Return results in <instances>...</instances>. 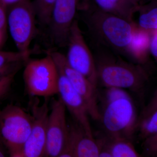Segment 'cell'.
<instances>
[{"instance_id": "cell-1", "label": "cell", "mask_w": 157, "mask_h": 157, "mask_svg": "<svg viewBox=\"0 0 157 157\" xmlns=\"http://www.w3.org/2000/svg\"><path fill=\"white\" fill-rule=\"evenodd\" d=\"M78 10L87 27L95 46H103L117 54L127 56L136 63L133 41L136 28L135 24L124 18L104 12L94 6L85 5Z\"/></svg>"}, {"instance_id": "cell-2", "label": "cell", "mask_w": 157, "mask_h": 157, "mask_svg": "<svg viewBox=\"0 0 157 157\" xmlns=\"http://www.w3.org/2000/svg\"><path fill=\"white\" fill-rule=\"evenodd\" d=\"M94 56L98 85L128 89L142 96L149 81L145 65L124 60L108 48L95 46Z\"/></svg>"}, {"instance_id": "cell-3", "label": "cell", "mask_w": 157, "mask_h": 157, "mask_svg": "<svg viewBox=\"0 0 157 157\" xmlns=\"http://www.w3.org/2000/svg\"><path fill=\"white\" fill-rule=\"evenodd\" d=\"M31 114L13 104L0 109V139L8 150L9 156L18 157L30 133Z\"/></svg>"}, {"instance_id": "cell-4", "label": "cell", "mask_w": 157, "mask_h": 157, "mask_svg": "<svg viewBox=\"0 0 157 157\" xmlns=\"http://www.w3.org/2000/svg\"><path fill=\"white\" fill-rule=\"evenodd\" d=\"M105 105L100 121L107 137L132 140L137 131L138 119L132 98H121Z\"/></svg>"}, {"instance_id": "cell-5", "label": "cell", "mask_w": 157, "mask_h": 157, "mask_svg": "<svg viewBox=\"0 0 157 157\" xmlns=\"http://www.w3.org/2000/svg\"><path fill=\"white\" fill-rule=\"evenodd\" d=\"M58 72L49 53L40 59L29 61L24 70L26 90L33 97L49 98L58 93Z\"/></svg>"}, {"instance_id": "cell-6", "label": "cell", "mask_w": 157, "mask_h": 157, "mask_svg": "<svg viewBox=\"0 0 157 157\" xmlns=\"http://www.w3.org/2000/svg\"><path fill=\"white\" fill-rule=\"evenodd\" d=\"M36 11L33 2L25 0L7 10V25L17 51L31 52V42L36 34Z\"/></svg>"}, {"instance_id": "cell-7", "label": "cell", "mask_w": 157, "mask_h": 157, "mask_svg": "<svg viewBox=\"0 0 157 157\" xmlns=\"http://www.w3.org/2000/svg\"><path fill=\"white\" fill-rule=\"evenodd\" d=\"M67 46L68 51L65 57L68 64L97 88L98 77L94 56L86 42L76 19L70 28Z\"/></svg>"}, {"instance_id": "cell-8", "label": "cell", "mask_w": 157, "mask_h": 157, "mask_svg": "<svg viewBox=\"0 0 157 157\" xmlns=\"http://www.w3.org/2000/svg\"><path fill=\"white\" fill-rule=\"evenodd\" d=\"M48 98L40 104L38 97L30 103L32 124L29 136L18 157H45L46 130L49 114Z\"/></svg>"}, {"instance_id": "cell-9", "label": "cell", "mask_w": 157, "mask_h": 157, "mask_svg": "<svg viewBox=\"0 0 157 157\" xmlns=\"http://www.w3.org/2000/svg\"><path fill=\"white\" fill-rule=\"evenodd\" d=\"M66 112L60 98L53 99L47 122L45 157H59L63 150L69 131Z\"/></svg>"}, {"instance_id": "cell-10", "label": "cell", "mask_w": 157, "mask_h": 157, "mask_svg": "<svg viewBox=\"0 0 157 157\" xmlns=\"http://www.w3.org/2000/svg\"><path fill=\"white\" fill-rule=\"evenodd\" d=\"M56 64L63 71L71 85L83 99L87 106L89 115L95 121H100L101 113L98 106V93L95 87L82 74L68 64L66 57L58 52H48Z\"/></svg>"}, {"instance_id": "cell-11", "label": "cell", "mask_w": 157, "mask_h": 157, "mask_svg": "<svg viewBox=\"0 0 157 157\" xmlns=\"http://www.w3.org/2000/svg\"><path fill=\"white\" fill-rule=\"evenodd\" d=\"M80 0H56L47 26L53 43L59 47L67 43L71 25L75 19Z\"/></svg>"}, {"instance_id": "cell-12", "label": "cell", "mask_w": 157, "mask_h": 157, "mask_svg": "<svg viewBox=\"0 0 157 157\" xmlns=\"http://www.w3.org/2000/svg\"><path fill=\"white\" fill-rule=\"evenodd\" d=\"M105 137L96 140L75 121L69 126L67 138L59 157H99Z\"/></svg>"}, {"instance_id": "cell-13", "label": "cell", "mask_w": 157, "mask_h": 157, "mask_svg": "<svg viewBox=\"0 0 157 157\" xmlns=\"http://www.w3.org/2000/svg\"><path fill=\"white\" fill-rule=\"evenodd\" d=\"M56 67L59 76L58 94H59L60 99L71 113L75 121L82 127L89 136L94 137L86 104L80 95L73 88L62 70Z\"/></svg>"}, {"instance_id": "cell-14", "label": "cell", "mask_w": 157, "mask_h": 157, "mask_svg": "<svg viewBox=\"0 0 157 157\" xmlns=\"http://www.w3.org/2000/svg\"><path fill=\"white\" fill-rule=\"evenodd\" d=\"M89 5L104 12L110 13L134 23L133 17L137 7L127 0H80L78 6Z\"/></svg>"}, {"instance_id": "cell-15", "label": "cell", "mask_w": 157, "mask_h": 157, "mask_svg": "<svg viewBox=\"0 0 157 157\" xmlns=\"http://www.w3.org/2000/svg\"><path fill=\"white\" fill-rule=\"evenodd\" d=\"M136 132L142 140L157 134V90L138 117Z\"/></svg>"}, {"instance_id": "cell-16", "label": "cell", "mask_w": 157, "mask_h": 157, "mask_svg": "<svg viewBox=\"0 0 157 157\" xmlns=\"http://www.w3.org/2000/svg\"><path fill=\"white\" fill-rule=\"evenodd\" d=\"M102 150H105L109 152L111 157L140 156L131 140L125 138H110L106 136Z\"/></svg>"}, {"instance_id": "cell-17", "label": "cell", "mask_w": 157, "mask_h": 157, "mask_svg": "<svg viewBox=\"0 0 157 157\" xmlns=\"http://www.w3.org/2000/svg\"><path fill=\"white\" fill-rule=\"evenodd\" d=\"M139 12L138 23L136 25L138 30L149 32L157 29V0L151 1L137 7Z\"/></svg>"}, {"instance_id": "cell-18", "label": "cell", "mask_w": 157, "mask_h": 157, "mask_svg": "<svg viewBox=\"0 0 157 157\" xmlns=\"http://www.w3.org/2000/svg\"><path fill=\"white\" fill-rule=\"evenodd\" d=\"M31 52L0 51V71L19 70L23 63L29 60Z\"/></svg>"}, {"instance_id": "cell-19", "label": "cell", "mask_w": 157, "mask_h": 157, "mask_svg": "<svg viewBox=\"0 0 157 157\" xmlns=\"http://www.w3.org/2000/svg\"><path fill=\"white\" fill-rule=\"evenodd\" d=\"M56 0H34L33 3L36 18L43 26H48L50 14Z\"/></svg>"}, {"instance_id": "cell-20", "label": "cell", "mask_w": 157, "mask_h": 157, "mask_svg": "<svg viewBox=\"0 0 157 157\" xmlns=\"http://www.w3.org/2000/svg\"><path fill=\"white\" fill-rule=\"evenodd\" d=\"M18 71L15 70L0 77V101L10 92L14 77Z\"/></svg>"}, {"instance_id": "cell-21", "label": "cell", "mask_w": 157, "mask_h": 157, "mask_svg": "<svg viewBox=\"0 0 157 157\" xmlns=\"http://www.w3.org/2000/svg\"><path fill=\"white\" fill-rule=\"evenodd\" d=\"M107 88L108 89L105 94V104L121 98H131L129 94L124 89L114 87Z\"/></svg>"}, {"instance_id": "cell-22", "label": "cell", "mask_w": 157, "mask_h": 157, "mask_svg": "<svg viewBox=\"0 0 157 157\" xmlns=\"http://www.w3.org/2000/svg\"><path fill=\"white\" fill-rule=\"evenodd\" d=\"M143 144L144 152L147 155L155 157L157 155V134L147 137Z\"/></svg>"}, {"instance_id": "cell-23", "label": "cell", "mask_w": 157, "mask_h": 157, "mask_svg": "<svg viewBox=\"0 0 157 157\" xmlns=\"http://www.w3.org/2000/svg\"><path fill=\"white\" fill-rule=\"evenodd\" d=\"M148 47L150 53L156 61L157 59V29L149 32Z\"/></svg>"}, {"instance_id": "cell-24", "label": "cell", "mask_w": 157, "mask_h": 157, "mask_svg": "<svg viewBox=\"0 0 157 157\" xmlns=\"http://www.w3.org/2000/svg\"><path fill=\"white\" fill-rule=\"evenodd\" d=\"M7 8L0 4V34L3 35L7 25Z\"/></svg>"}, {"instance_id": "cell-25", "label": "cell", "mask_w": 157, "mask_h": 157, "mask_svg": "<svg viewBox=\"0 0 157 157\" xmlns=\"http://www.w3.org/2000/svg\"><path fill=\"white\" fill-rule=\"evenodd\" d=\"M25 0H0V4L5 6L7 9L9 7Z\"/></svg>"}, {"instance_id": "cell-26", "label": "cell", "mask_w": 157, "mask_h": 157, "mask_svg": "<svg viewBox=\"0 0 157 157\" xmlns=\"http://www.w3.org/2000/svg\"><path fill=\"white\" fill-rule=\"evenodd\" d=\"M8 156H9L8 150L0 139V157H7Z\"/></svg>"}, {"instance_id": "cell-27", "label": "cell", "mask_w": 157, "mask_h": 157, "mask_svg": "<svg viewBox=\"0 0 157 157\" xmlns=\"http://www.w3.org/2000/svg\"><path fill=\"white\" fill-rule=\"evenodd\" d=\"M129 2L132 4L136 7H138L140 5L145 4L147 2V0H127Z\"/></svg>"}, {"instance_id": "cell-28", "label": "cell", "mask_w": 157, "mask_h": 157, "mask_svg": "<svg viewBox=\"0 0 157 157\" xmlns=\"http://www.w3.org/2000/svg\"><path fill=\"white\" fill-rule=\"evenodd\" d=\"M3 70V71H0V77L1 76H4V75H6V74H8V73H11V72H13V71H15V70Z\"/></svg>"}, {"instance_id": "cell-29", "label": "cell", "mask_w": 157, "mask_h": 157, "mask_svg": "<svg viewBox=\"0 0 157 157\" xmlns=\"http://www.w3.org/2000/svg\"><path fill=\"white\" fill-rule=\"evenodd\" d=\"M3 35L0 34V44L2 42V40Z\"/></svg>"}, {"instance_id": "cell-30", "label": "cell", "mask_w": 157, "mask_h": 157, "mask_svg": "<svg viewBox=\"0 0 157 157\" xmlns=\"http://www.w3.org/2000/svg\"><path fill=\"white\" fill-rule=\"evenodd\" d=\"M0 103H1V102H0Z\"/></svg>"}]
</instances>
